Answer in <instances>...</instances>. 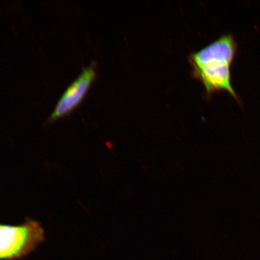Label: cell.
I'll list each match as a JSON object with an SVG mask.
<instances>
[{
	"label": "cell",
	"mask_w": 260,
	"mask_h": 260,
	"mask_svg": "<svg viewBox=\"0 0 260 260\" xmlns=\"http://www.w3.org/2000/svg\"><path fill=\"white\" fill-rule=\"evenodd\" d=\"M237 44L233 35L224 34L188 57L191 75L202 83L205 97L226 92L240 105L241 100L232 84V67L235 59Z\"/></svg>",
	"instance_id": "1"
},
{
	"label": "cell",
	"mask_w": 260,
	"mask_h": 260,
	"mask_svg": "<svg viewBox=\"0 0 260 260\" xmlns=\"http://www.w3.org/2000/svg\"><path fill=\"white\" fill-rule=\"evenodd\" d=\"M44 240V230L37 221L29 219L19 225L0 224V260L23 258Z\"/></svg>",
	"instance_id": "2"
},
{
	"label": "cell",
	"mask_w": 260,
	"mask_h": 260,
	"mask_svg": "<svg viewBox=\"0 0 260 260\" xmlns=\"http://www.w3.org/2000/svg\"><path fill=\"white\" fill-rule=\"evenodd\" d=\"M96 63L84 68L80 76L68 86L49 118L50 122L69 115L83 102L98 77Z\"/></svg>",
	"instance_id": "3"
}]
</instances>
